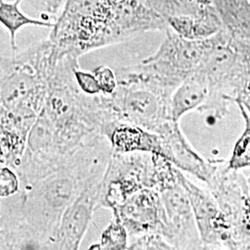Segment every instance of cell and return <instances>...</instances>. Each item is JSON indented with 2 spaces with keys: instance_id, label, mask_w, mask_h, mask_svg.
<instances>
[{
  "instance_id": "21",
  "label": "cell",
  "mask_w": 250,
  "mask_h": 250,
  "mask_svg": "<svg viewBox=\"0 0 250 250\" xmlns=\"http://www.w3.org/2000/svg\"><path fill=\"white\" fill-rule=\"evenodd\" d=\"M74 76H75V80L77 82L78 86L86 95L98 96V95L102 94L98 80H97L96 76L94 75V73L83 72V71H80L78 68H76L74 71Z\"/></svg>"
},
{
  "instance_id": "20",
  "label": "cell",
  "mask_w": 250,
  "mask_h": 250,
  "mask_svg": "<svg viewBox=\"0 0 250 250\" xmlns=\"http://www.w3.org/2000/svg\"><path fill=\"white\" fill-rule=\"evenodd\" d=\"M93 73L98 80L101 93L103 95L109 96L116 91L118 79L111 69H109L108 67L101 66L95 69Z\"/></svg>"
},
{
  "instance_id": "17",
  "label": "cell",
  "mask_w": 250,
  "mask_h": 250,
  "mask_svg": "<svg viewBox=\"0 0 250 250\" xmlns=\"http://www.w3.org/2000/svg\"><path fill=\"white\" fill-rule=\"evenodd\" d=\"M235 105L244 120L245 128L240 137L234 144L227 166L232 170H240L250 167V115L240 102H236Z\"/></svg>"
},
{
  "instance_id": "24",
  "label": "cell",
  "mask_w": 250,
  "mask_h": 250,
  "mask_svg": "<svg viewBox=\"0 0 250 250\" xmlns=\"http://www.w3.org/2000/svg\"><path fill=\"white\" fill-rule=\"evenodd\" d=\"M248 184H249V188H250V177L248 178Z\"/></svg>"
},
{
  "instance_id": "22",
  "label": "cell",
  "mask_w": 250,
  "mask_h": 250,
  "mask_svg": "<svg viewBox=\"0 0 250 250\" xmlns=\"http://www.w3.org/2000/svg\"><path fill=\"white\" fill-rule=\"evenodd\" d=\"M236 102H240L243 104L250 115V76L244 82L234 104Z\"/></svg>"
},
{
  "instance_id": "10",
  "label": "cell",
  "mask_w": 250,
  "mask_h": 250,
  "mask_svg": "<svg viewBox=\"0 0 250 250\" xmlns=\"http://www.w3.org/2000/svg\"><path fill=\"white\" fill-rule=\"evenodd\" d=\"M0 250H43L42 242L21 214L20 193L1 198Z\"/></svg>"
},
{
  "instance_id": "2",
  "label": "cell",
  "mask_w": 250,
  "mask_h": 250,
  "mask_svg": "<svg viewBox=\"0 0 250 250\" xmlns=\"http://www.w3.org/2000/svg\"><path fill=\"white\" fill-rule=\"evenodd\" d=\"M157 188L154 153H112L98 193V209L113 210L144 188Z\"/></svg>"
},
{
  "instance_id": "25",
  "label": "cell",
  "mask_w": 250,
  "mask_h": 250,
  "mask_svg": "<svg viewBox=\"0 0 250 250\" xmlns=\"http://www.w3.org/2000/svg\"><path fill=\"white\" fill-rule=\"evenodd\" d=\"M249 1H250V0H249Z\"/></svg>"
},
{
  "instance_id": "15",
  "label": "cell",
  "mask_w": 250,
  "mask_h": 250,
  "mask_svg": "<svg viewBox=\"0 0 250 250\" xmlns=\"http://www.w3.org/2000/svg\"><path fill=\"white\" fill-rule=\"evenodd\" d=\"M21 0H17L14 3H6L1 1L0 8V19L4 26L8 29L10 36V44L13 50L16 49L15 36L20 28L24 25H41V26H53L52 23L44 22L26 17L19 9Z\"/></svg>"
},
{
  "instance_id": "5",
  "label": "cell",
  "mask_w": 250,
  "mask_h": 250,
  "mask_svg": "<svg viewBox=\"0 0 250 250\" xmlns=\"http://www.w3.org/2000/svg\"><path fill=\"white\" fill-rule=\"evenodd\" d=\"M179 179L187 191L203 250H232L229 226L212 193L188 178L181 170Z\"/></svg>"
},
{
  "instance_id": "11",
  "label": "cell",
  "mask_w": 250,
  "mask_h": 250,
  "mask_svg": "<svg viewBox=\"0 0 250 250\" xmlns=\"http://www.w3.org/2000/svg\"><path fill=\"white\" fill-rule=\"evenodd\" d=\"M103 134L114 153L147 152L163 155L161 135L141 126L114 121L105 126Z\"/></svg>"
},
{
  "instance_id": "13",
  "label": "cell",
  "mask_w": 250,
  "mask_h": 250,
  "mask_svg": "<svg viewBox=\"0 0 250 250\" xmlns=\"http://www.w3.org/2000/svg\"><path fill=\"white\" fill-rule=\"evenodd\" d=\"M168 21L177 35L189 40H205L217 35L224 28L215 6L196 14L170 16Z\"/></svg>"
},
{
  "instance_id": "4",
  "label": "cell",
  "mask_w": 250,
  "mask_h": 250,
  "mask_svg": "<svg viewBox=\"0 0 250 250\" xmlns=\"http://www.w3.org/2000/svg\"><path fill=\"white\" fill-rule=\"evenodd\" d=\"M114 121L141 126L154 133L170 119V99L137 83H118L116 91L106 96Z\"/></svg>"
},
{
  "instance_id": "12",
  "label": "cell",
  "mask_w": 250,
  "mask_h": 250,
  "mask_svg": "<svg viewBox=\"0 0 250 250\" xmlns=\"http://www.w3.org/2000/svg\"><path fill=\"white\" fill-rule=\"evenodd\" d=\"M209 92L208 81L201 71L188 76L179 85L170 99V119L180 123L181 119L191 111L203 106Z\"/></svg>"
},
{
  "instance_id": "18",
  "label": "cell",
  "mask_w": 250,
  "mask_h": 250,
  "mask_svg": "<svg viewBox=\"0 0 250 250\" xmlns=\"http://www.w3.org/2000/svg\"><path fill=\"white\" fill-rule=\"evenodd\" d=\"M128 250H156L173 249L161 234L157 232H151L130 238Z\"/></svg>"
},
{
  "instance_id": "1",
  "label": "cell",
  "mask_w": 250,
  "mask_h": 250,
  "mask_svg": "<svg viewBox=\"0 0 250 250\" xmlns=\"http://www.w3.org/2000/svg\"><path fill=\"white\" fill-rule=\"evenodd\" d=\"M113 153L105 136L80 147L58 170L21 188V210L43 250H49L64 211L84 188L98 184Z\"/></svg>"
},
{
  "instance_id": "14",
  "label": "cell",
  "mask_w": 250,
  "mask_h": 250,
  "mask_svg": "<svg viewBox=\"0 0 250 250\" xmlns=\"http://www.w3.org/2000/svg\"><path fill=\"white\" fill-rule=\"evenodd\" d=\"M224 27L233 36L250 41L249 0H213Z\"/></svg>"
},
{
  "instance_id": "6",
  "label": "cell",
  "mask_w": 250,
  "mask_h": 250,
  "mask_svg": "<svg viewBox=\"0 0 250 250\" xmlns=\"http://www.w3.org/2000/svg\"><path fill=\"white\" fill-rule=\"evenodd\" d=\"M167 235L173 250H203L196 219L186 189L178 179L161 188Z\"/></svg>"
},
{
  "instance_id": "23",
  "label": "cell",
  "mask_w": 250,
  "mask_h": 250,
  "mask_svg": "<svg viewBox=\"0 0 250 250\" xmlns=\"http://www.w3.org/2000/svg\"><path fill=\"white\" fill-rule=\"evenodd\" d=\"M194 1L197 3L200 8H203V9L214 6L213 0H194Z\"/></svg>"
},
{
  "instance_id": "16",
  "label": "cell",
  "mask_w": 250,
  "mask_h": 250,
  "mask_svg": "<svg viewBox=\"0 0 250 250\" xmlns=\"http://www.w3.org/2000/svg\"><path fill=\"white\" fill-rule=\"evenodd\" d=\"M128 246L129 233L120 216L112 211V218L102 232L99 243L92 245L89 250H128Z\"/></svg>"
},
{
  "instance_id": "7",
  "label": "cell",
  "mask_w": 250,
  "mask_h": 250,
  "mask_svg": "<svg viewBox=\"0 0 250 250\" xmlns=\"http://www.w3.org/2000/svg\"><path fill=\"white\" fill-rule=\"evenodd\" d=\"M111 211L120 216L129 239L151 232L160 233L166 239V215L159 190L144 188Z\"/></svg>"
},
{
  "instance_id": "19",
  "label": "cell",
  "mask_w": 250,
  "mask_h": 250,
  "mask_svg": "<svg viewBox=\"0 0 250 250\" xmlns=\"http://www.w3.org/2000/svg\"><path fill=\"white\" fill-rule=\"evenodd\" d=\"M21 191V179L17 170L9 166H0V196L12 197Z\"/></svg>"
},
{
  "instance_id": "9",
  "label": "cell",
  "mask_w": 250,
  "mask_h": 250,
  "mask_svg": "<svg viewBox=\"0 0 250 250\" xmlns=\"http://www.w3.org/2000/svg\"><path fill=\"white\" fill-rule=\"evenodd\" d=\"M157 134L162 141L163 155L179 170L188 172L207 184L217 170L219 161H208L200 156L188 142L180 123L169 121Z\"/></svg>"
},
{
  "instance_id": "3",
  "label": "cell",
  "mask_w": 250,
  "mask_h": 250,
  "mask_svg": "<svg viewBox=\"0 0 250 250\" xmlns=\"http://www.w3.org/2000/svg\"><path fill=\"white\" fill-rule=\"evenodd\" d=\"M206 187L214 196L226 218L232 250H250V194L248 179L219 161Z\"/></svg>"
},
{
  "instance_id": "8",
  "label": "cell",
  "mask_w": 250,
  "mask_h": 250,
  "mask_svg": "<svg viewBox=\"0 0 250 250\" xmlns=\"http://www.w3.org/2000/svg\"><path fill=\"white\" fill-rule=\"evenodd\" d=\"M100 183V182H99ZM99 183L84 188L64 211L49 250H77L98 209Z\"/></svg>"
}]
</instances>
